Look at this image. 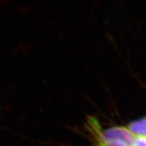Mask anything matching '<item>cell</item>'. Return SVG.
<instances>
[{"instance_id": "1", "label": "cell", "mask_w": 146, "mask_h": 146, "mask_svg": "<svg viewBox=\"0 0 146 146\" xmlns=\"http://www.w3.org/2000/svg\"><path fill=\"white\" fill-rule=\"evenodd\" d=\"M99 141L105 143L117 142L126 146H133L136 139L131 132L124 127H115L100 132L99 129L96 130Z\"/></svg>"}, {"instance_id": "2", "label": "cell", "mask_w": 146, "mask_h": 146, "mask_svg": "<svg viewBox=\"0 0 146 146\" xmlns=\"http://www.w3.org/2000/svg\"><path fill=\"white\" fill-rule=\"evenodd\" d=\"M127 129L136 136L146 138V117L130 123Z\"/></svg>"}, {"instance_id": "3", "label": "cell", "mask_w": 146, "mask_h": 146, "mask_svg": "<svg viewBox=\"0 0 146 146\" xmlns=\"http://www.w3.org/2000/svg\"><path fill=\"white\" fill-rule=\"evenodd\" d=\"M133 146H146V138L143 136H136Z\"/></svg>"}, {"instance_id": "4", "label": "cell", "mask_w": 146, "mask_h": 146, "mask_svg": "<svg viewBox=\"0 0 146 146\" xmlns=\"http://www.w3.org/2000/svg\"><path fill=\"white\" fill-rule=\"evenodd\" d=\"M96 146H126L120 143L117 142H110V143H105L102 141H99V143Z\"/></svg>"}]
</instances>
